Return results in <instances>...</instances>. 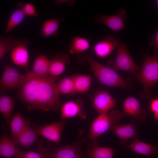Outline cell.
<instances>
[{"label":"cell","instance_id":"cell-35","mask_svg":"<svg viewBox=\"0 0 158 158\" xmlns=\"http://www.w3.org/2000/svg\"><path fill=\"white\" fill-rule=\"evenodd\" d=\"M156 3H157V9L158 10V0H157L156 1Z\"/></svg>","mask_w":158,"mask_h":158},{"label":"cell","instance_id":"cell-15","mask_svg":"<svg viewBox=\"0 0 158 158\" xmlns=\"http://www.w3.org/2000/svg\"><path fill=\"white\" fill-rule=\"evenodd\" d=\"M118 40L112 35L108 36L104 40L100 41L93 47V49L96 55L100 58H103L110 55L116 47Z\"/></svg>","mask_w":158,"mask_h":158},{"label":"cell","instance_id":"cell-30","mask_svg":"<svg viewBox=\"0 0 158 158\" xmlns=\"http://www.w3.org/2000/svg\"><path fill=\"white\" fill-rule=\"evenodd\" d=\"M48 151L45 148L40 147L37 151L22 152L16 158H47Z\"/></svg>","mask_w":158,"mask_h":158},{"label":"cell","instance_id":"cell-24","mask_svg":"<svg viewBox=\"0 0 158 158\" xmlns=\"http://www.w3.org/2000/svg\"><path fill=\"white\" fill-rule=\"evenodd\" d=\"M75 75L64 77L56 83V89L59 95H72L75 93L74 89Z\"/></svg>","mask_w":158,"mask_h":158},{"label":"cell","instance_id":"cell-6","mask_svg":"<svg viewBox=\"0 0 158 158\" xmlns=\"http://www.w3.org/2000/svg\"><path fill=\"white\" fill-rule=\"evenodd\" d=\"M121 118V113L117 110L100 114L91 124L88 138L90 140L96 139L112 127L118 125Z\"/></svg>","mask_w":158,"mask_h":158},{"label":"cell","instance_id":"cell-25","mask_svg":"<svg viewBox=\"0 0 158 158\" xmlns=\"http://www.w3.org/2000/svg\"><path fill=\"white\" fill-rule=\"evenodd\" d=\"M123 114L138 117L142 112L139 101L132 97H128L125 100L123 105Z\"/></svg>","mask_w":158,"mask_h":158},{"label":"cell","instance_id":"cell-26","mask_svg":"<svg viewBox=\"0 0 158 158\" xmlns=\"http://www.w3.org/2000/svg\"><path fill=\"white\" fill-rule=\"evenodd\" d=\"M60 20L57 19L47 20L44 23L39 30L41 36L46 37L50 36H57V32Z\"/></svg>","mask_w":158,"mask_h":158},{"label":"cell","instance_id":"cell-4","mask_svg":"<svg viewBox=\"0 0 158 158\" xmlns=\"http://www.w3.org/2000/svg\"><path fill=\"white\" fill-rule=\"evenodd\" d=\"M84 129L80 128L78 131L75 141L71 144L56 147L50 146L48 151L50 158H86L82 151V146L87 140V138L83 136Z\"/></svg>","mask_w":158,"mask_h":158},{"label":"cell","instance_id":"cell-17","mask_svg":"<svg viewBox=\"0 0 158 158\" xmlns=\"http://www.w3.org/2000/svg\"><path fill=\"white\" fill-rule=\"evenodd\" d=\"M39 136L36 130L29 125L16 138L13 140L17 145L27 148L37 142Z\"/></svg>","mask_w":158,"mask_h":158},{"label":"cell","instance_id":"cell-28","mask_svg":"<svg viewBox=\"0 0 158 158\" xmlns=\"http://www.w3.org/2000/svg\"><path fill=\"white\" fill-rule=\"evenodd\" d=\"M91 82V77L89 75H75L74 78L75 93H83L87 91L90 87Z\"/></svg>","mask_w":158,"mask_h":158},{"label":"cell","instance_id":"cell-29","mask_svg":"<svg viewBox=\"0 0 158 158\" xmlns=\"http://www.w3.org/2000/svg\"><path fill=\"white\" fill-rule=\"evenodd\" d=\"M90 45L88 41L85 38L78 37H74L71 41L69 46V52L75 54L88 50Z\"/></svg>","mask_w":158,"mask_h":158},{"label":"cell","instance_id":"cell-14","mask_svg":"<svg viewBox=\"0 0 158 158\" xmlns=\"http://www.w3.org/2000/svg\"><path fill=\"white\" fill-rule=\"evenodd\" d=\"M21 151L19 149L13 140L4 132L0 140V155L6 158H16Z\"/></svg>","mask_w":158,"mask_h":158},{"label":"cell","instance_id":"cell-11","mask_svg":"<svg viewBox=\"0 0 158 158\" xmlns=\"http://www.w3.org/2000/svg\"><path fill=\"white\" fill-rule=\"evenodd\" d=\"M116 103V100L106 91L97 92L93 99L94 107L100 114L108 112L114 108Z\"/></svg>","mask_w":158,"mask_h":158},{"label":"cell","instance_id":"cell-32","mask_svg":"<svg viewBox=\"0 0 158 158\" xmlns=\"http://www.w3.org/2000/svg\"><path fill=\"white\" fill-rule=\"evenodd\" d=\"M149 45L154 48L155 55L158 56V27L156 32L149 37Z\"/></svg>","mask_w":158,"mask_h":158},{"label":"cell","instance_id":"cell-2","mask_svg":"<svg viewBox=\"0 0 158 158\" xmlns=\"http://www.w3.org/2000/svg\"><path fill=\"white\" fill-rule=\"evenodd\" d=\"M84 58L101 83L109 87L123 89L128 88L129 84L116 71L99 63L89 54H85Z\"/></svg>","mask_w":158,"mask_h":158},{"label":"cell","instance_id":"cell-19","mask_svg":"<svg viewBox=\"0 0 158 158\" xmlns=\"http://www.w3.org/2000/svg\"><path fill=\"white\" fill-rule=\"evenodd\" d=\"M15 103V99L7 95L0 97V112L4 118L6 124L9 126Z\"/></svg>","mask_w":158,"mask_h":158},{"label":"cell","instance_id":"cell-7","mask_svg":"<svg viewBox=\"0 0 158 158\" xmlns=\"http://www.w3.org/2000/svg\"><path fill=\"white\" fill-rule=\"evenodd\" d=\"M25 77L26 74H22L17 69L5 65L0 80V94H3L8 90L19 89Z\"/></svg>","mask_w":158,"mask_h":158},{"label":"cell","instance_id":"cell-9","mask_svg":"<svg viewBox=\"0 0 158 158\" xmlns=\"http://www.w3.org/2000/svg\"><path fill=\"white\" fill-rule=\"evenodd\" d=\"M66 123L65 119H62L46 125L37 126L34 128L39 136L42 135L59 145L61 134Z\"/></svg>","mask_w":158,"mask_h":158},{"label":"cell","instance_id":"cell-21","mask_svg":"<svg viewBox=\"0 0 158 158\" xmlns=\"http://www.w3.org/2000/svg\"><path fill=\"white\" fill-rule=\"evenodd\" d=\"M50 60L45 56L40 55L37 56L34 62L31 73L37 76H44L49 75Z\"/></svg>","mask_w":158,"mask_h":158},{"label":"cell","instance_id":"cell-34","mask_svg":"<svg viewBox=\"0 0 158 158\" xmlns=\"http://www.w3.org/2000/svg\"><path fill=\"white\" fill-rule=\"evenodd\" d=\"M155 113L156 117L158 118V111Z\"/></svg>","mask_w":158,"mask_h":158},{"label":"cell","instance_id":"cell-20","mask_svg":"<svg viewBox=\"0 0 158 158\" xmlns=\"http://www.w3.org/2000/svg\"><path fill=\"white\" fill-rule=\"evenodd\" d=\"M130 150L150 157L152 154L158 153V147L156 145L149 144L136 139L128 145Z\"/></svg>","mask_w":158,"mask_h":158},{"label":"cell","instance_id":"cell-22","mask_svg":"<svg viewBox=\"0 0 158 158\" xmlns=\"http://www.w3.org/2000/svg\"><path fill=\"white\" fill-rule=\"evenodd\" d=\"M110 130L114 132L124 144L127 141L133 138L135 135L136 130L135 126L131 123L113 126Z\"/></svg>","mask_w":158,"mask_h":158},{"label":"cell","instance_id":"cell-1","mask_svg":"<svg viewBox=\"0 0 158 158\" xmlns=\"http://www.w3.org/2000/svg\"><path fill=\"white\" fill-rule=\"evenodd\" d=\"M57 76L49 75L44 76L26 73L23 84L17 93V97L27 105L29 111L33 110L56 111L61 107L56 83Z\"/></svg>","mask_w":158,"mask_h":158},{"label":"cell","instance_id":"cell-27","mask_svg":"<svg viewBox=\"0 0 158 158\" xmlns=\"http://www.w3.org/2000/svg\"><path fill=\"white\" fill-rule=\"evenodd\" d=\"M22 40L16 39L13 37L2 36L0 38V60L1 61L6 54L11 51Z\"/></svg>","mask_w":158,"mask_h":158},{"label":"cell","instance_id":"cell-5","mask_svg":"<svg viewBox=\"0 0 158 158\" xmlns=\"http://www.w3.org/2000/svg\"><path fill=\"white\" fill-rule=\"evenodd\" d=\"M116 48L115 59L109 60L107 66L116 72L118 70L126 71L134 75L137 78L139 68L132 59L126 44L119 39L118 40Z\"/></svg>","mask_w":158,"mask_h":158},{"label":"cell","instance_id":"cell-8","mask_svg":"<svg viewBox=\"0 0 158 158\" xmlns=\"http://www.w3.org/2000/svg\"><path fill=\"white\" fill-rule=\"evenodd\" d=\"M127 16L125 10L123 8L119 9L118 13L115 15H100L93 18L95 23L103 24L115 32L125 29L124 21Z\"/></svg>","mask_w":158,"mask_h":158},{"label":"cell","instance_id":"cell-16","mask_svg":"<svg viewBox=\"0 0 158 158\" xmlns=\"http://www.w3.org/2000/svg\"><path fill=\"white\" fill-rule=\"evenodd\" d=\"M70 63V58L66 53H59L54 56L50 60L49 74L57 76L62 73L65 70L66 66Z\"/></svg>","mask_w":158,"mask_h":158},{"label":"cell","instance_id":"cell-13","mask_svg":"<svg viewBox=\"0 0 158 158\" xmlns=\"http://www.w3.org/2000/svg\"><path fill=\"white\" fill-rule=\"evenodd\" d=\"M87 150L85 156L89 158H112L115 152L112 148L99 146L96 139L90 140Z\"/></svg>","mask_w":158,"mask_h":158},{"label":"cell","instance_id":"cell-23","mask_svg":"<svg viewBox=\"0 0 158 158\" xmlns=\"http://www.w3.org/2000/svg\"><path fill=\"white\" fill-rule=\"evenodd\" d=\"M24 3L19 1L17 4V8L11 16L6 29L5 34H6L13 30L20 23L26 16L23 11Z\"/></svg>","mask_w":158,"mask_h":158},{"label":"cell","instance_id":"cell-10","mask_svg":"<svg viewBox=\"0 0 158 158\" xmlns=\"http://www.w3.org/2000/svg\"><path fill=\"white\" fill-rule=\"evenodd\" d=\"M29 42L27 39L22 40L10 52L11 58L14 64L23 67L29 72V54L27 47Z\"/></svg>","mask_w":158,"mask_h":158},{"label":"cell","instance_id":"cell-3","mask_svg":"<svg viewBox=\"0 0 158 158\" xmlns=\"http://www.w3.org/2000/svg\"><path fill=\"white\" fill-rule=\"evenodd\" d=\"M137 79L143 87L140 96L145 99L151 98V89L158 82V56L144 55L142 66Z\"/></svg>","mask_w":158,"mask_h":158},{"label":"cell","instance_id":"cell-18","mask_svg":"<svg viewBox=\"0 0 158 158\" xmlns=\"http://www.w3.org/2000/svg\"><path fill=\"white\" fill-rule=\"evenodd\" d=\"M29 120L25 118L20 113L15 114L10 123L11 136L13 140L15 139L29 125Z\"/></svg>","mask_w":158,"mask_h":158},{"label":"cell","instance_id":"cell-31","mask_svg":"<svg viewBox=\"0 0 158 158\" xmlns=\"http://www.w3.org/2000/svg\"><path fill=\"white\" fill-rule=\"evenodd\" d=\"M23 9L26 16L34 17L38 16L35 6L31 3H28L24 4Z\"/></svg>","mask_w":158,"mask_h":158},{"label":"cell","instance_id":"cell-12","mask_svg":"<svg viewBox=\"0 0 158 158\" xmlns=\"http://www.w3.org/2000/svg\"><path fill=\"white\" fill-rule=\"evenodd\" d=\"M83 101L79 99L66 102L61 107L62 119L75 117L85 119L86 115L83 109Z\"/></svg>","mask_w":158,"mask_h":158},{"label":"cell","instance_id":"cell-33","mask_svg":"<svg viewBox=\"0 0 158 158\" xmlns=\"http://www.w3.org/2000/svg\"><path fill=\"white\" fill-rule=\"evenodd\" d=\"M150 108L155 113L158 111V99H154L152 102Z\"/></svg>","mask_w":158,"mask_h":158}]
</instances>
